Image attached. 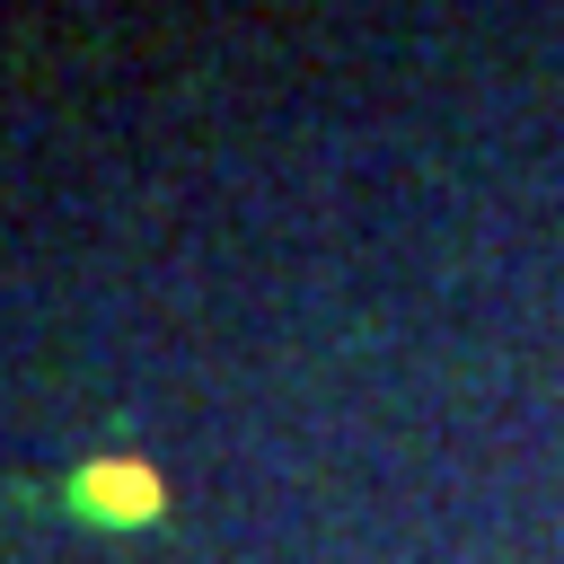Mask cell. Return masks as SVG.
Listing matches in <instances>:
<instances>
[{"label":"cell","mask_w":564,"mask_h":564,"mask_svg":"<svg viewBox=\"0 0 564 564\" xmlns=\"http://www.w3.org/2000/svg\"><path fill=\"white\" fill-rule=\"evenodd\" d=\"M70 502H79L97 529H150V520L167 511V485H159L150 458H88V467L70 476Z\"/></svg>","instance_id":"cell-1"}]
</instances>
